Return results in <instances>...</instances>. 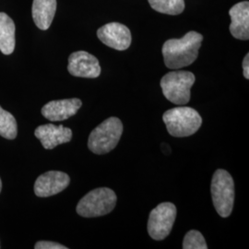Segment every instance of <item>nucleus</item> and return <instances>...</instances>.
<instances>
[{
	"label": "nucleus",
	"mask_w": 249,
	"mask_h": 249,
	"mask_svg": "<svg viewBox=\"0 0 249 249\" xmlns=\"http://www.w3.org/2000/svg\"><path fill=\"white\" fill-rule=\"evenodd\" d=\"M162 119L171 136L177 138L189 137L196 133L202 124V118L195 109L180 107L166 111Z\"/></svg>",
	"instance_id": "2"
},
{
	"label": "nucleus",
	"mask_w": 249,
	"mask_h": 249,
	"mask_svg": "<svg viewBox=\"0 0 249 249\" xmlns=\"http://www.w3.org/2000/svg\"><path fill=\"white\" fill-rule=\"evenodd\" d=\"M97 36L103 44L118 51L126 50L132 42L129 29L118 22H110L101 27L97 31Z\"/></svg>",
	"instance_id": "8"
},
{
	"label": "nucleus",
	"mask_w": 249,
	"mask_h": 249,
	"mask_svg": "<svg viewBox=\"0 0 249 249\" xmlns=\"http://www.w3.org/2000/svg\"><path fill=\"white\" fill-rule=\"evenodd\" d=\"M243 71H244V77L249 80V53H247V55L244 58L243 61Z\"/></svg>",
	"instance_id": "20"
},
{
	"label": "nucleus",
	"mask_w": 249,
	"mask_h": 249,
	"mask_svg": "<svg viewBox=\"0 0 249 249\" xmlns=\"http://www.w3.org/2000/svg\"><path fill=\"white\" fill-rule=\"evenodd\" d=\"M151 8L167 15H179L185 9V0H148Z\"/></svg>",
	"instance_id": "17"
},
{
	"label": "nucleus",
	"mask_w": 249,
	"mask_h": 249,
	"mask_svg": "<svg viewBox=\"0 0 249 249\" xmlns=\"http://www.w3.org/2000/svg\"><path fill=\"white\" fill-rule=\"evenodd\" d=\"M184 249H207L208 246L201 232L191 230L185 235L183 242Z\"/></svg>",
	"instance_id": "18"
},
{
	"label": "nucleus",
	"mask_w": 249,
	"mask_h": 249,
	"mask_svg": "<svg viewBox=\"0 0 249 249\" xmlns=\"http://www.w3.org/2000/svg\"><path fill=\"white\" fill-rule=\"evenodd\" d=\"M35 135L45 149L52 150L60 144L70 142L72 139V130L62 124H45L39 125Z\"/></svg>",
	"instance_id": "11"
},
{
	"label": "nucleus",
	"mask_w": 249,
	"mask_h": 249,
	"mask_svg": "<svg viewBox=\"0 0 249 249\" xmlns=\"http://www.w3.org/2000/svg\"><path fill=\"white\" fill-rule=\"evenodd\" d=\"M68 71L74 77L95 79L101 74V67L94 55L85 51H78L70 55Z\"/></svg>",
	"instance_id": "9"
},
{
	"label": "nucleus",
	"mask_w": 249,
	"mask_h": 249,
	"mask_svg": "<svg viewBox=\"0 0 249 249\" xmlns=\"http://www.w3.org/2000/svg\"><path fill=\"white\" fill-rule=\"evenodd\" d=\"M195 80V75L192 72L171 71L161 78L160 87L164 97L171 103L184 106L190 100V89Z\"/></svg>",
	"instance_id": "4"
},
{
	"label": "nucleus",
	"mask_w": 249,
	"mask_h": 249,
	"mask_svg": "<svg viewBox=\"0 0 249 249\" xmlns=\"http://www.w3.org/2000/svg\"><path fill=\"white\" fill-rule=\"evenodd\" d=\"M123 133V124L117 117H109L89 134L88 147L95 154L114 150Z\"/></svg>",
	"instance_id": "3"
},
{
	"label": "nucleus",
	"mask_w": 249,
	"mask_h": 249,
	"mask_svg": "<svg viewBox=\"0 0 249 249\" xmlns=\"http://www.w3.org/2000/svg\"><path fill=\"white\" fill-rule=\"evenodd\" d=\"M56 11V0H34L32 14L36 26L46 31L51 26Z\"/></svg>",
	"instance_id": "14"
},
{
	"label": "nucleus",
	"mask_w": 249,
	"mask_h": 249,
	"mask_svg": "<svg viewBox=\"0 0 249 249\" xmlns=\"http://www.w3.org/2000/svg\"><path fill=\"white\" fill-rule=\"evenodd\" d=\"M212 196L214 208L223 218L230 216L234 202V183L225 170H217L212 180Z\"/></svg>",
	"instance_id": "6"
},
{
	"label": "nucleus",
	"mask_w": 249,
	"mask_h": 249,
	"mask_svg": "<svg viewBox=\"0 0 249 249\" xmlns=\"http://www.w3.org/2000/svg\"><path fill=\"white\" fill-rule=\"evenodd\" d=\"M177 218V207L171 202L158 205L151 211L148 221V232L152 239L166 238L172 231Z\"/></svg>",
	"instance_id": "7"
},
{
	"label": "nucleus",
	"mask_w": 249,
	"mask_h": 249,
	"mask_svg": "<svg viewBox=\"0 0 249 249\" xmlns=\"http://www.w3.org/2000/svg\"><path fill=\"white\" fill-rule=\"evenodd\" d=\"M36 249H67L68 248L61 244L50 241H39L35 246Z\"/></svg>",
	"instance_id": "19"
},
{
	"label": "nucleus",
	"mask_w": 249,
	"mask_h": 249,
	"mask_svg": "<svg viewBox=\"0 0 249 249\" xmlns=\"http://www.w3.org/2000/svg\"><path fill=\"white\" fill-rule=\"evenodd\" d=\"M18 134V124L15 117L0 107V136L7 140H15Z\"/></svg>",
	"instance_id": "16"
},
{
	"label": "nucleus",
	"mask_w": 249,
	"mask_h": 249,
	"mask_svg": "<svg viewBox=\"0 0 249 249\" xmlns=\"http://www.w3.org/2000/svg\"><path fill=\"white\" fill-rule=\"evenodd\" d=\"M81 106L82 102L78 98L51 101L42 108V115L53 122L63 121L75 116Z\"/></svg>",
	"instance_id": "12"
},
{
	"label": "nucleus",
	"mask_w": 249,
	"mask_h": 249,
	"mask_svg": "<svg viewBox=\"0 0 249 249\" xmlns=\"http://www.w3.org/2000/svg\"><path fill=\"white\" fill-rule=\"evenodd\" d=\"M71 178L60 171H49L41 175L35 183V193L37 196L47 197L62 192L69 187Z\"/></svg>",
	"instance_id": "10"
},
{
	"label": "nucleus",
	"mask_w": 249,
	"mask_h": 249,
	"mask_svg": "<svg viewBox=\"0 0 249 249\" xmlns=\"http://www.w3.org/2000/svg\"><path fill=\"white\" fill-rule=\"evenodd\" d=\"M203 36L191 31L181 39H170L162 45L165 66L171 70H179L196 61Z\"/></svg>",
	"instance_id": "1"
},
{
	"label": "nucleus",
	"mask_w": 249,
	"mask_h": 249,
	"mask_svg": "<svg viewBox=\"0 0 249 249\" xmlns=\"http://www.w3.org/2000/svg\"><path fill=\"white\" fill-rule=\"evenodd\" d=\"M116 193L108 187L89 191L77 205V213L85 218H94L110 213L116 207Z\"/></svg>",
	"instance_id": "5"
},
{
	"label": "nucleus",
	"mask_w": 249,
	"mask_h": 249,
	"mask_svg": "<svg viewBox=\"0 0 249 249\" xmlns=\"http://www.w3.org/2000/svg\"><path fill=\"white\" fill-rule=\"evenodd\" d=\"M231 22L230 33L238 40L249 39V2L242 1L231 7L229 11Z\"/></svg>",
	"instance_id": "13"
},
{
	"label": "nucleus",
	"mask_w": 249,
	"mask_h": 249,
	"mask_svg": "<svg viewBox=\"0 0 249 249\" xmlns=\"http://www.w3.org/2000/svg\"><path fill=\"white\" fill-rule=\"evenodd\" d=\"M1 190H2V181L0 179V193H1Z\"/></svg>",
	"instance_id": "21"
},
{
	"label": "nucleus",
	"mask_w": 249,
	"mask_h": 249,
	"mask_svg": "<svg viewBox=\"0 0 249 249\" xmlns=\"http://www.w3.org/2000/svg\"><path fill=\"white\" fill-rule=\"evenodd\" d=\"M16 27L13 19L5 12H0V51L11 54L15 49Z\"/></svg>",
	"instance_id": "15"
}]
</instances>
